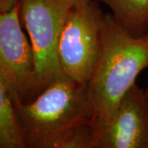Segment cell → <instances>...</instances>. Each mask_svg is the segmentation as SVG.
<instances>
[{
  "label": "cell",
  "mask_w": 148,
  "mask_h": 148,
  "mask_svg": "<svg viewBox=\"0 0 148 148\" xmlns=\"http://www.w3.org/2000/svg\"><path fill=\"white\" fill-rule=\"evenodd\" d=\"M15 106L26 148H94L86 86L61 77Z\"/></svg>",
  "instance_id": "1"
},
{
  "label": "cell",
  "mask_w": 148,
  "mask_h": 148,
  "mask_svg": "<svg viewBox=\"0 0 148 148\" xmlns=\"http://www.w3.org/2000/svg\"><path fill=\"white\" fill-rule=\"evenodd\" d=\"M73 6V0H20V19L32 45L38 94L65 76L58 60V43Z\"/></svg>",
  "instance_id": "3"
},
{
  "label": "cell",
  "mask_w": 148,
  "mask_h": 148,
  "mask_svg": "<svg viewBox=\"0 0 148 148\" xmlns=\"http://www.w3.org/2000/svg\"><path fill=\"white\" fill-rule=\"evenodd\" d=\"M105 14L96 1L74 5L58 43V60L64 74L86 86L100 55Z\"/></svg>",
  "instance_id": "4"
},
{
  "label": "cell",
  "mask_w": 148,
  "mask_h": 148,
  "mask_svg": "<svg viewBox=\"0 0 148 148\" xmlns=\"http://www.w3.org/2000/svg\"><path fill=\"white\" fill-rule=\"evenodd\" d=\"M0 148H26L13 101L1 78Z\"/></svg>",
  "instance_id": "8"
},
{
  "label": "cell",
  "mask_w": 148,
  "mask_h": 148,
  "mask_svg": "<svg viewBox=\"0 0 148 148\" xmlns=\"http://www.w3.org/2000/svg\"><path fill=\"white\" fill-rule=\"evenodd\" d=\"M91 0H73L74 5H77V4H81V3H87L90 2Z\"/></svg>",
  "instance_id": "10"
},
{
  "label": "cell",
  "mask_w": 148,
  "mask_h": 148,
  "mask_svg": "<svg viewBox=\"0 0 148 148\" xmlns=\"http://www.w3.org/2000/svg\"><path fill=\"white\" fill-rule=\"evenodd\" d=\"M19 11L20 1L10 10L0 12V78L14 106L38 94L32 45L22 30Z\"/></svg>",
  "instance_id": "5"
},
{
  "label": "cell",
  "mask_w": 148,
  "mask_h": 148,
  "mask_svg": "<svg viewBox=\"0 0 148 148\" xmlns=\"http://www.w3.org/2000/svg\"><path fill=\"white\" fill-rule=\"evenodd\" d=\"M147 68L148 33L143 36H133L117 22L110 12L106 13L100 55L86 85L95 147L97 138L110 124L122 98Z\"/></svg>",
  "instance_id": "2"
},
{
  "label": "cell",
  "mask_w": 148,
  "mask_h": 148,
  "mask_svg": "<svg viewBox=\"0 0 148 148\" xmlns=\"http://www.w3.org/2000/svg\"><path fill=\"white\" fill-rule=\"evenodd\" d=\"M95 148H148V101L137 83L122 98Z\"/></svg>",
  "instance_id": "6"
},
{
  "label": "cell",
  "mask_w": 148,
  "mask_h": 148,
  "mask_svg": "<svg viewBox=\"0 0 148 148\" xmlns=\"http://www.w3.org/2000/svg\"><path fill=\"white\" fill-rule=\"evenodd\" d=\"M145 92H146V95H147V101H148V86H147V88L145 90Z\"/></svg>",
  "instance_id": "11"
},
{
  "label": "cell",
  "mask_w": 148,
  "mask_h": 148,
  "mask_svg": "<svg viewBox=\"0 0 148 148\" xmlns=\"http://www.w3.org/2000/svg\"><path fill=\"white\" fill-rule=\"evenodd\" d=\"M109 8L125 31L135 37L148 33V0H95Z\"/></svg>",
  "instance_id": "7"
},
{
  "label": "cell",
  "mask_w": 148,
  "mask_h": 148,
  "mask_svg": "<svg viewBox=\"0 0 148 148\" xmlns=\"http://www.w3.org/2000/svg\"><path fill=\"white\" fill-rule=\"evenodd\" d=\"M20 0H0V12L10 10Z\"/></svg>",
  "instance_id": "9"
}]
</instances>
